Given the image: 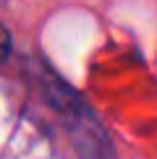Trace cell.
I'll return each instance as SVG.
<instances>
[{"label":"cell","mask_w":157,"mask_h":159,"mask_svg":"<svg viewBox=\"0 0 157 159\" xmlns=\"http://www.w3.org/2000/svg\"><path fill=\"white\" fill-rule=\"evenodd\" d=\"M11 52V34L5 31V26L0 24V60H5Z\"/></svg>","instance_id":"cell-1"}]
</instances>
